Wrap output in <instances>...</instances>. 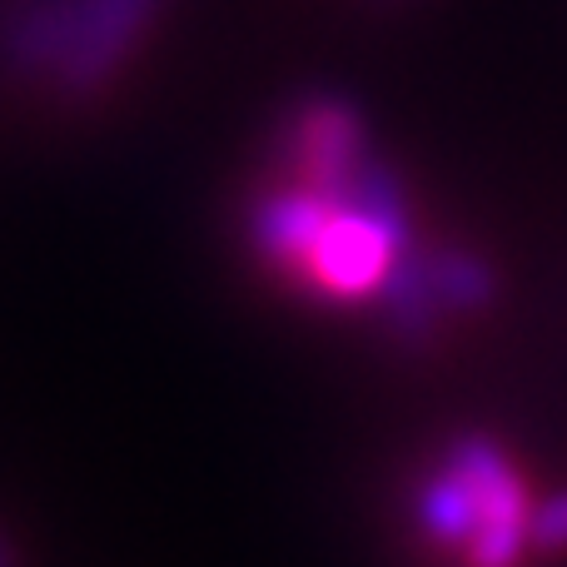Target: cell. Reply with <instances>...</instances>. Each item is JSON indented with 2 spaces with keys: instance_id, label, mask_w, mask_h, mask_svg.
Returning a JSON list of instances; mask_svg holds the SVG:
<instances>
[{
  "instance_id": "cell-1",
  "label": "cell",
  "mask_w": 567,
  "mask_h": 567,
  "mask_svg": "<svg viewBox=\"0 0 567 567\" xmlns=\"http://www.w3.org/2000/svg\"><path fill=\"white\" fill-rule=\"evenodd\" d=\"M259 259L323 303L389 299L409 275V219L399 185L369 155L333 175H293L249 215Z\"/></svg>"
},
{
  "instance_id": "cell-2",
  "label": "cell",
  "mask_w": 567,
  "mask_h": 567,
  "mask_svg": "<svg viewBox=\"0 0 567 567\" xmlns=\"http://www.w3.org/2000/svg\"><path fill=\"white\" fill-rule=\"evenodd\" d=\"M159 10L165 0H6L0 60L60 100H95L145 45Z\"/></svg>"
},
{
  "instance_id": "cell-3",
  "label": "cell",
  "mask_w": 567,
  "mask_h": 567,
  "mask_svg": "<svg viewBox=\"0 0 567 567\" xmlns=\"http://www.w3.org/2000/svg\"><path fill=\"white\" fill-rule=\"evenodd\" d=\"M429 543L458 553L463 567H518L533 543L523 478L488 439H458L419 488Z\"/></svg>"
},
{
  "instance_id": "cell-4",
  "label": "cell",
  "mask_w": 567,
  "mask_h": 567,
  "mask_svg": "<svg viewBox=\"0 0 567 567\" xmlns=\"http://www.w3.org/2000/svg\"><path fill=\"white\" fill-rule=\"evenodd\" d=\"M533 548L567 553V493H563V498H553L548 508L533 518Z\"/></svg>"
},
{
  "instance_id": "cell-5",
  "label": "cell",
  "mask_w": 567,
  "mask_h": 567,
  "mask_svg": "<svg viewBox=\"0 0 567 567\" xmlns=\"http://www.w3.org/2000/svg\"><path fill=\"white\" fill-rule=\"evenodd\" d=\"M0 567H10V543L0 538Z\"/></svg>"
}]
</instances>
